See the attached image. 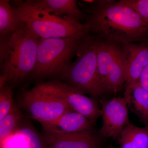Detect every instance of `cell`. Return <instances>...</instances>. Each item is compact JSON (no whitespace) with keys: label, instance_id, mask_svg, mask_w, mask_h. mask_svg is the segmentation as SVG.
I'll return each instance as SVG.
<instances>
[{"label":"cell","instance_id":"16","mask_svg":"<svg viewBox=\"0 0 148 148\" xmlns=\"http://www.w3.org/2000/svg\"><path fill=\"white\" fill-rule=\"evenodd\" d=\"M119 137V148H148V125L140 127L130 123Z\"/></svg>","mask_w":148,"mask_h":148},{"label":"cell","instance_id":"18","mask_svg":"<svg viewBox=\"0 0 148 148\" xmlns=\"http://www.w3.org/2000/svg\"><path fill=\"white\" fill-rule=\"evenodd\" d=\"M23 116L19 107L15 105L0 119V142L14 133L22 124Z\"/></svg>","mask_w":148,"mask_h":148},{"label":"cell","instance_id":"22","mask_svg":"<svg viewBox=\"0 0 148 148\" xmlns=\"http://www.w3.org/2000/svg\"><path fill=\"white\" fill-rule=\"evenodd\" d=\"M107 148H113L112 147H111V146H110V147H108Z\"/></svg>","mask_w":148,"mask_h":148},{"label":"cell","instance_id":"6","mask_svg":"<svg viewBox=\"0 0 148 148\" xmlns=\"http://www.w3.org/2000/svg\"><path fill=\"white\" fill-rule=\"evenodd\" d=\"M96 39L100 86L104 92L116 93L126 82V66L122 44L97 38Z\"/></svg>","mask_w":148,"mask_h":148},{"label":"cell","instance_id":"5","mask_svg":"<svg viewBox=\"0 0 148 148\" xmlns=\"http://www.w3.org/2000/svg\"><path fill=\"white\" fill-rule=\"evenodd\" d=\"M85 34L65 38H40L36 66L30 78L38 80H59L73 62L79 40Z\"/></svg>","mask_w":148,"mask_h":148},{"label":"cell","instance_id":"17","mask_svg":"<svg viewBox=\"0 0 148 148\" xmlns=\"http://www.w3.org/2000/svg\"><path fill=\"white\" fill-rule=\"evenodd\" d=\"M37 5L59 15L71 17L78 21L83 18V14L76 0H33Z\"/></svg>","mask_w":148,"mask_h":148},{"label":"cell","instance_id":"15","mask_svg":"<svg viewBox=\"0 0 148 148\" xmlns=\"http://www.w3.org/2000/svg\"><path fill=\"white\" fill-rule=\"evenodd\" d=\"M9 0H0V36L13 34L24 24Z\"/></svg>","mask_w":148,"mask_h":148},{"label":"cell","instance_id":"9","mask_svg":"<svg viewBox=\"0 0 148 148\" xmlns=\"http://www.w3.org/2000/svg\"><path fill=\"white\" fill-rule=\"evenodd\" d=\"M103 124L100 134L104 138L115 139L130 123L129 109L124 97H117L109 101H101Z\"/></svg>","mask_w":148,"mask_h":148},{"label":"cell","instance_id":"8","mask_svg":"<svg viewBox=\"0 0 148 148\" xmlns=\"http://www.w3.org/2000/svg\"><path fill=\"white\" fill-rule=\"evenodd\" d=\"M36 85L61 98L72 110L84 116L93 123L101 116V109L96 101L59 80L40 82Z\"/></svg>","mask_w":148,"mask_h":148},{"label":"cell","instance_id":"12","mask_svg":"<svg viewBox=\"0 0 148 148\" xmlns=\"http://www.w3.org/2000/svg\"><path fill=\"white\" fill-rule=\"evenodd\" d=\"M93 123L81 114L70 111L53 121L40 123L45 132L69 134L90 131Z\"/></svg>","mask_w":148,"mask_h":148},{"label":"cell","instance_id":"20","mask_svg":"<svg viewBox=\"0 0 148 148\" xmlns=\"http://www.w3.org/2000/svg\"><path fill=\"white\" fill-rule=\"evenodd\" d=\"M131 7L148 26V0H122Z\"/></svg>","mask_w":148,"mask_h":148},{"label":"cell","instance_id":"19","mask_svg":"<svg viewBox=\"0 0 148 148\" xmlns=\"http://www.w3.org/2000/svg\"><path fill=\"white\" fill-rule=\"evenodd\" d=\"M12 88L5 86L0 88V119L9 112L15 105L14 103Z\"/></svg>","mask_w":148,"mask_h":148},{"label":"cell","instance_id":"21","mask_svg":"<svg viewBox=\"0 0 148 148\" xmlns=\"http://www.w3.org/2000/svg\"><path fill=\"white\" fill-rule=\"evenodd\" d=\"M139 82L145 90L148 91V65L142 72Z\"/></svg>","mask_w":148,"mask_h":148},{"label":"cell","instance_id":"14","mask_svg":"<svg viewBox=\"0 0 148 148\" xmlns=\"http://www.w3.org/2000/svg\"><path fill=\"white\" fill-rule=\"evenodd\" d=\"M123 97L128 109L145 125H148V91L139 82L132 84L127 85Z\"/></svg>","mask_w":148,"mask_h":148},{"label":"cell","instance_id":"4","mask_svg":"<svg viewBox=\"0 0 148 148\" xmlns=\"http://www.w3.org/2000/svg\"><path fill=\"white\" fill-rule=\"evenodd\" d=\"M75 56L59 80L83 94L101 96L104 92L98 80L96 39L93 35L88 33L81 38Z\"/></svg>","mask_w":148,"mask_h":148},{"label":"cell","instance_id":"3","mask_svg":"<svg viewBox=\"0 0 148 148\" xmlns=\"http://www.w3.org/2000/svg\"><path fill=\"white\" fill-rule=\"evenodd\" d=\"M28 28L40 38L78 36L89 32L88 27L70 16L59 15L37 5L32 0L10 1Z\"/></svg>","mask_w":148,"mask_h":148},{"label":"cell","instance_id":"7","mask_svg":"<svg viewBox=\"0 0 148 148\" xmlns=\"http://www.w3.org/2000/svg\"><path fill=\"white\" fill-rule=\"evenodd\" d=\"M18 102L19 107L40 123L53 121L63 114L73 111L61 98L36 85L22 93Z\"/></svg>","mask_w":148,"mask_h":148},{"label":"cell","instance_id":"1","mask_svg":"<svg viewBox=\"0 0 148 148\" xmlns=\"http://www.w3.org/2000/svg\"><path fill=\"white\" fill-rule=\"evenodd\" d=\"M81 2L84 24L97 39L121 44L148 40V26L122 0Z\"/></svg>","mask_w":148,"mask_h":148},{"label":"cell","instance_id":"2","mask_svg":"<svg viewBox=\"0 0 148 148\" xmlns=\"http://www.w3.org/2000/svg\"><path fill=\"white\" fill-rule=\"evenodd\" d=\"M40 38L25 23L13 34L0 36V88L13 87L30 78Z\"/></svg>","mask_w":148,"mask_h":148},{"label":"cell","instance_id":"10","mask_svg":"<svg viewBox=\"0 0 148 148\" xmlns=\"http://www.w3.org/2000/svg\"><path fill=\"white\" fill-rule=\"evenodd\" d=\"M126 66L127 85L139 82L140 76L148 65L147 42L122 44Z\"/></svg>","mask_w":148,"mask_h":148},{"label":"cell","instance_id":"11","mask_svg":"<svg viewBox=\"0 0 148 148\" xmlns=\"http://www.w3.org/2000/svg\"><path fill=\"white\" fill-rule=\"evenodd\" d=\"M47 148H98L99 140L90 131L55 134L45 132L43 136Z\"/></svg>","mask_w":148,"mask_h":148},{"label":"cell","instance_id":"13","mask_svg":"<svg viewBox=\"0 0 148 148\" xmlns=\"http://www.w3.org/2000/svg\"><path fill=\"white\" fill-rule=\"evenodd\" d=\"M0 144L1 148H47L43 136L30 125L22 124Z\"/></svg>","mask_w":148,"mask_h":148}]
</instances>
